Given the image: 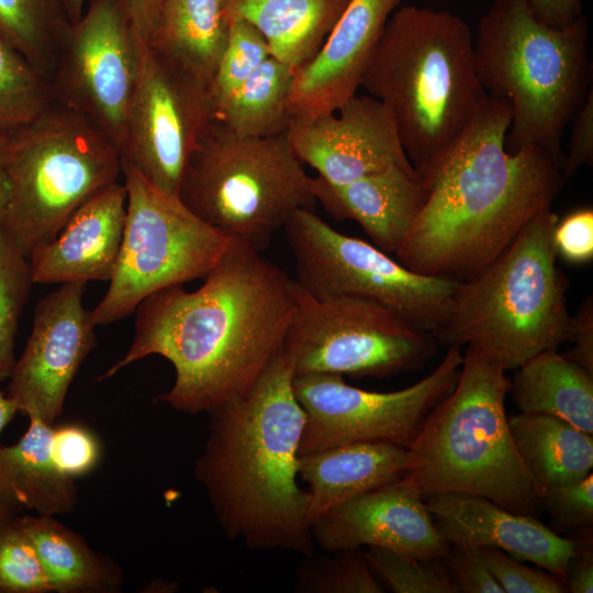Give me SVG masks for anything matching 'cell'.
<instances>
[{"label": "cell", "instance_id": "cell-34", "mask_svg": "<svg viewBox=\"0 0 593 593\" xmlns=\"http://www.w3.org/2000/svg\"><path fill=\"white\" fill-rule=\"evenodd\" d=\"M305 557L298 568V593H382L384 589L360 548Z\"/></svg>", "mask_w": 593, "mask_h": 593}, {"label": "cell", "instance_id": "cell-41", "mask_svg": "<svg viewBox=\"0 0 593 593\" xmlns=\"http://www.w3.org/2000/svg\"><path fill=\"white\" fill-rule=\"evenodd\" d=\"M443 561L456 593H504L490 571L481 547L450 546Z\"/></svg>", "mask_w": 593, "mask_h": 593}, {"label": "cell", "instance_id": "cell-19", "mask_svg": "<svg viewBox=\"0 0 593 593\" xmlns=\"http://www.w3.org/2000/svg\"><path fill=\"white\" fill-rule=\"evenodd\" d=\"M403 0H350L318 52L294 70L291 119L337 111L357 93L383 27Z\"/></svg>", "mask_w": 593, "mask_h": 593}, {"label": "cell", "instance_id": "cell-18", "mask_svg": "<svg viewBox=\"0 0 593 593\" xmlns=\"http://www.w3.org/2000/svg\"><path fill=\"white\" fill-rule=\"evenodd\" d=\"M326 551L382 547L418 559H441L450 545L434 525L419 490L404 475L335 506L311 526Z\"/></svg>", "mask_w": 593, "mask_h": 593}, {"label": "cell", "instance_id": "cell-37", "mask_svg": "<svg viewBox=\"0 0 593 593\" xmlns=\"http://www.w3.org/2000/svg\"><path fill=\"white\" fill-rule=\"evenodd\" d=\"M0 593H53L20 516L0 515Z\"/></svg>", "mask_w": 593, "mask_h": 593}, {"label": "cell", "instance_id": "cell-22", "mask_svg": "<svg viewBox=\"0 0 593 593\" xmlns=\"http://www.w3.org/2000/svg\"><path fill=\"white\" fill-rule=\"evenodd\" d=\"M317 202L335 219L360 224L373 245L396 254L414 227L424 190L413 166L392 165L344 186L314 178Z\"/></svg>", "mask_w": 593, "mask_h": 593}, {"label": "cell", "instance_id": "cell-23", "mask_svg": "<svg viewBox=\"0 0 593 593\" xmlns=\"http://www.w3.org/2000/svg\"><path fill=\"white\" fill-rule=\"evenodd\" d=\"M53 425L31 418L12 445H0V515L57 516L75 511L79 495L75 480L54 463L49 444Z\"/></svg>", "mask_w": 593, "mask_h": 593}, {"label": "cell", "instance_id": "cell-45", "mask_svg": "<svg viewBox=\"0 0 593 593\" xmlns=\"http://www.w3.org/2000/svg\"><path fill=\"white\" fill-rule=\"evenodd\" d=\"M568 591L572 593L593 592L592 540H577L574 552L568 561L564 577Z\"/></svg>", "mask_w": 593, "mask_h": 593}, {"label": "cell", "instance_id": "cell-5", "mask_svg": "<svg viewBox=\"0 0 593 593\" xmlns=\"http://www.w3.org/2000/svg\"><path fill=\"white\" fill-rule=\"evenodd\" d=\"M503 365L467 346L455 388L426 416L406 449L403 475L427 496L458 492L485 497L514 513L537 517V488L513 441Z\"/></svg>", "mask_w": 593, "mask_h": 593}, {"label": "cell", "instance_id": "cell-29", "mask_svg": "<svg viewBox=\"0 0 593 593\" xmlns=\"http://www.w3.org/2000/svg\"><path fill=\"white\" fill-rule=\"evenodd\" d=\"M510 392L522 413L552 415L593 434V374L557 349L515 369Z\"/></svg>", "mask_w": 593, "mask_h": 593}, {"label": "cell", "instance_id": "cell-15", "mask_svg": "<svg viewBox=\"0 0 593 593\" xmlns=\"http://www.w3.org/2000/svg\"><path fill=\"white\" fill-rule=\"evenodd\" d=\"M213 122L206 89L146 45L120 152L123 167L178 195L186 167Z\"/></svg>", "mask_w": 593, "mask_h": 593}, {"label": "cell", "instance_id": "cell-3", "mask_svg": "<svg viewBox=\"0 0 593 593\" xmlns=\"http://www.w3.org/2000/svg\"><path fill=\"white\" fill-rule=\"evenodd\" d=\"M293 378L281 349L246 393L210 410L193 473L228 539L310 557L309 493L296 480L305 415Z\"/></svg>", "mask_w": 593, "mask_h": 593}, {"label": "cell", "instance_id": "cell-38", "mask_svg": "<svg viewBox=\"0 0 593 593\" xmlns=\"http://www.w3.org/2000/svg\"><path fill=\"white\" fill-rule=\"evenodd\" d=\"M49 450L58 470L75 481L91 473L102 459L98 435L76 422L53 425Z\"/></svg>", "mask_w": 593, "mask_h": 593}, {"label": "cell", "instance_id": "cell-47", "mask_svg": "<svg viewBox=\"0 0 593 593\" xmlns=\"http://www.w3.org/2000/svg\"><path fill=\"white\" fill-rule=\"evenodd\" d=\"M165 0H122L136 34L147 45Z\"/></svg>", "mask_w": 593, "mask_h": 593}, {"label": "cell", "instance_id": "cell-17", "mask_svg": "<svg viewBox=\"0 0 593 593\" xmlns=\"http://www.w3.org/2000/svg\"><path fill=\"white\" fill-rule=\"evenodd\" d=\"M286 135L302 164L332 186L392 165L413 166L390 112L369 94L356 93L332 113L291 119Z\"/></svg>", "mask_w": 593, "mask_h": 593}, {"label": "cell", "instance_id": "cell-14", "mask_svg": "<svg viewBox=\"0 0 593 593\" xmlns=\"http://www.w3.org/2000/svg\"><path fill=\"white\" fill-rule=\"evenodd\" d=\"M145 46L122 0H87L48 77L53 100L97 125L120 152Z\"/></svg>", "mask_w": 593, "mask_h": 593}, {"label": "cell", "instance_id": "cell-43", "mask_svg": "<svg viewBox=\"0 0 593 593\" xmlns=\"http://www.w3.org/2000/svg\"><path fill=\"white\" fill-rule=\"evenodd\" d=\"M571 138L562 163L564 181L580 167L593 163V90H589L583 103L572 119Z\"/></svg>", "mask_w": 593, "mask_h": 593}, {"label": "cell", "instance_id": "cell-28", "mask_svg": "<svg viewBox=\"0 0 593 593\" xmlns=\"http://www.w3.org/2000/svg\"><path fill=\"white\" fill-rule=\"evenodd\" d=\"M517 452L539 493L572 484L593 468V437L559 417L539 413L507 416Z\"/></svg>", "mask_w": 593, "mask_h": 593}, {"label": "cell", "instance_id": "cell-35", "mask_svg": "<svg viewBox=\"0 0 593 593\" xmlns=\"http://www.w3.org/2000/svg\"><path fill=\"white\" fill-rule=\"evenodd\" d=\"M32 284L29 258L0 230V381L9 379L16 360L19 320Z\"/></svg>", "mask_w": 593, "mask_h": 593}, {"label": "cell", "instance_id": "cell-24", "mask_svg": "<svg viewBox=\"0 0 593 593\" xmlns=\"http://www.w3.org/2000/svg\"><path fill=\"white\" fill-rule=\"evenodd\" d=\"M406 449L388 443H351L299 456L309 485L310 526L340 503L399 478Z\"/></svg>", "mask_w": 593, "mask_h": 593}, {"label": "cell", "instance_id": "cell-16", "mask_svg": "<svg viewBox=\"0 0 593 593\" xmlns=\"http://www.w3.org/2000/svg\"><path fill=\"white\" fill-rule=\"evenodd\" d=\"M86 287L63 283L35 307L31 334L5 390L29 419L56 423L72 380L96 347L97 325L82 303Z\"/></svg>", "mask_w": 593, "mask_h": 593}, {"label": "cell", "instance_id": "cell-49", "mask_svg": "<svg viewBox=\"0 0 593 593\" xmlns=\"http://www.w3.org/2000/svg\"><path fill=\"white\" fill-rule=\"evenodd\" d=\"M18 413L20 412L15 402L5 391H0V436Z\"/></svg>", "mask_w": 593, "mask_h": 593}, {"label": "cell", "instance_id": "cell-36", "mask_svg": "<svg viewBox=\"0 0 593 593\" xmlns=\"http://www.w3.org/2000/svg\"><path fill=\"white\" fill-rule=\"evenodd\" d=\"M363 555L377 578L395 593H456L441 559H418L382 547Z\"/></svg>", "mask_w": 593, "mask_h": 593}, {"label": "cell", "instance_id": "cell-39", "mask_svg": "<svg viewBox=\"0 0 593 593\" xmlns=\"http://www.w3.org/2000/svg\"><path fill=\"white\" fill-rule=\"evenodd\" d=\"M539 506L559 534L588 527L593 522V475L572 484L545 489L539 493Z\"/></svg>", "mask_w": 593, "mask_h": 593}, {"label": "cell", "instance_id": "cell-30", "mask_svg": "<svg viewBox=\"0 0 593 593\" xmlns=\"http://www.w3.org/2000/svg\"><path fill=\"white\" fill-rule=\"evenodd\" d=\"M294 69L269 56L230 98L215 122L239 136L261 137L284 133Z\"/></svg>", "mask_w": 593, "mask_h": 593}, {"label": "cell", "instance_id": "cell-25", "mask_svg": "<svg viewBox=\"0 0 593 593\" xmlns=\"http://www.w3.org/2000/svg\"><path fill=\"white\" fill-rule=\"evenodd\" d=\"M350 0H222L265 37L270 55L294 70L322 47Z\"/></svg>", "mask_w": 593, "mask_h": 593}, {"label": "cell", "instance_id": "cell-27", "mask_svg": "<svg viewBox=\"0 0 593 593\" xmlns=\"http://www.w3.org/2000/svg\"><path fill=\"white\" fill-rule=\"evenodd\" d=\"M29 535L54 593H116L123 584L120 566L92 549L86 539L56 516L24 514Z\"/></svg>", "mask_w": 593, "mask_h": 593}, {"label": "cell", "instance_id": "cell-20", "mask_svg": "<svg viewBox=\"0 0 593 593\" xmlns=\"http://www.w3.org/2000/svg\"><path fill=\"white\" fill-rule=\"evenodd\" d=\"M425 503L450 546L494 547L564 579L577 540L560 536L537 517L468 493H434Z\"/></svg>", "mask_w": 593, "mask_h": 593}, {"label": "cell", "instance_id": "cell-12", "mask_svg": "<svg viewBox=\"0 0 593 593\" xmlns=\"http://www.w3.org/2000/svg\"><path fill=\"white\" fill-rule=\"evenodd\" d=\"M283 231L295 281L314 298L370 300L432 334L445 323L458 280L414 272L377 246L334 230L314 210L295 212Z\"/></svg>", "mask_w": 593, "mask_h": 593}, {"label": "cell", "instance_id": "cell-21", "mask_svg": "<svg viewBox=\"0 0 593 593\" xmlns=\"http://www.w3.org/2000/svg\"><path fill=\"white\" fill-rule=\"evenodd\" d=\"M126 201L120 181L87 199L53 240L30 255L33 283L109 281L122 245Z\"/></svg>", "mask_w": 593, "mask_h": 593}, {"label": "cell", "instance_id": "cell-1", "mask_svg": "<svg viewBox=\"0 0 593 593\" xmlns=\"http://www.w3.org/2000/svg\"><path fill=\"white\" fill-rule=\"evenodd\" d=\"M203 284L164 288L135 310L132 344L94 381L150 355L175 369L157 399L186 414L205 412L246 393L282 349L295 309V281L259 250L231 239Z\"/></svg>", "mask_w": 593, "mask_h": 593}, {"label": "cell", "instance_id": "cell-6", "mask_svg": "<svg viewBox=\"0 0 593 593\" xmlns=\"http://www.w3.org/2000/svg\"><path fill=\"white\" fill-rule=\"evenodd\" d=\"M473 53L485 93L511 108L506 150L538 147L562 166L563 132L591 89L585 19L555 27L527 0H495L480 20Z\"/></svg>", "mask_w": 593, "mask_h": 593}, {"label": "cell", "instance_id": "cell-11", "mask_svg": "<svg viewBox=\"0 0 593 593\" xmlns=\"http://www.w3.org/2000/svg\"><path fill=\"white\" fill-rule=\"evenodd\" d=\"M294 294L282 346L294 376L387 378L421 370L436 354L438 342L430 332L377 302L348 295L314 298L296 281Z\"/></svg>", "mask_w": 593, "mask_h": 593}, {"label": "cell", "instance_id": "cell-10", "mask_svg": "<svg viewBox=\"0 0 593 593\" xmlns=\"http://www.w3.org/2000/svg\"><path fill=\"white\" fill-rule=\"evenodd\" d=\"M127 192L122 245L109 288L93 311L96 325L135 312L164 288L203 279L219 264L231 238L191 212L178 195L123 167Z\"/></svg>", "mask_w": 593, "mask_h": 593}, {"label": "cell", "instance_id": "cell-32", "mask_svg": "<svg viewBox=\"0 0 593 593\" xmlns=\"http://www.w3.org/2000/svg\"><path fill=\"white\" fill-rule=\"evenodd\" d=\"M52 102L48 80L0 37V134L33 121Z\"/></svg>", "mask_w": 593, "mask_h": 593}, {"label": "cell", "instance_id": "cell-44", "mask_svg": "<svg viewBox=\"0 0 593 593\" xmlns=\"http://www.w3.org/2000/svg\"><path fill=\"white\" fill-rule=\"evenodd\" d=\"M574 345L563 354L570 361L593 374V302L588 296L571 320L570 340Z\"/></svg>", "mask_w": 593, "mask_h": 593}, {"label": "cell", "instance_id": "cell-2", "mask_svg": "<svg viewBox=\"0 0 593 593\" xmlns=\"http://www.w3.org/2000/svg\"><path fill=\"white\" fill-rule=\"evenodd\" d=\"M511 118L506 101L486 94L457 141L417 172L424 204L395 254L407 269L468 280L551 206L562 166L538 147L507 152Z\"/></svg>", "mask_w": 593, "mask_h": 593}, {"label": "cell", "instance_id": "cell-42", "mask_svg": "<svg viewBox=\"0 0 593 593\" xmlns=\"http://www.w3.org/2000/svg\"><path fill=\"white\" fill-rule=\"evenodd\" d=\"M557 255L572 264L593 259V210L581 208L558 220L553 231Z\"/></svg>", "mask_w": 593, "mask_h": 593}, {"label": "cell", "instance_id": "cell-26", "mask_svg": "<svg viewBox=\"0 0 593 593\" xmlns=\"http://www.w3.org/2000/svg\"><path fill=\"white\" fill-rule=\"evenodd\" d=\"M226 38L222 0H165L147 46L208 89Z\"/></svg>", "mask_w": 593, "mask_h": 593}, {"label": "cell", "instance_id": "cell-50", "mask_svg": "<svg viewBox=\"0 0 593 593\" xmlns=\"http://www.w3.org/2000/svg\"><path fill=\"white\" fill-rule=\"evenodd\" d=\"M70 24L76 23L82 15L87 0H64Z\"/></svg>", "mask_w": 593, "mask_h": 593}, {"label": "cell", "instance_id": "cell-4", "mask_svg": "<svg viewBox=\"0 0 593 593\" xmlns=\"http://www.w3.org/2000/svg\"><path fill=\"white\" fill-rule=\"evenodd\" d=\"M360 88L390 112L416 172L457 141L486 97L467 22L415 5L390 15Z\"/></svg>", "mask_w": 593, "mask_h": 593}, {"label": "cell", "instance_id": "cell-31", "mask_svg": "<svg viewBox=\"0 0 593 593\" xmlns=\"http://www.w3.org/2000/svg\"><path fill=\"white\" fill-rule=\"evenodd\" d=\"M69 25L64 0H0V37L47 80Z\"/></svg>", "mask_w": 593, "mask_h": 593}, {"label": "cell", "instance_id": "cell-46", "mask_svg": "<svg viewBox=\"0 0 593 593\" xmlns=\"http://www.w3.org/2000/svg\"><path fill=\"white\" fill-rule=\"evenodd\" d=\"M527 2L534 15L550 26L563 27L582 16L580 0H527Z\"/></svg>", "mask_w": 593, "mask_h": 593}, {"label": "cell", "instance_id": "cell-40", "mask_svg": "<svg viewBox=\"0 0 593 593\" xmlns=\"http://www.w3.org/2000/svg\"><path fill=\"white\" fill-rule=\"evenodd\" d=\"M483 558L504 593H564L566 580L545 569L527 567L494 547H481Z\"/></svg>", "mask_w": 593, "mask_h": 593}, {"label": "cell", "instance_id": "cell-33", "mask_svg": "<svg viewBox=\"0 0 593 593\" xmlns=\"http://www.w3.org/2000/svg\"><path fill=\"white\" fill-rule=\"evenodd\" d=\"M227 38L206 89L214 120L230 98L269 56L261 33L246 20L225 14Z\"/></svg>", "mask_w": 593, "mask_h": 593}, {"label": "cell", "instance_id": "cell-48", "mask_svg": "<svg viewBox=\"0 0 593 593\" xmlns=\"http://www.w3.org/2000/svg\"><path fill=\"white\" fill-rule=\"evenodd\" d=\"M10 183L7 168L5 134H0V225L9 200Z\"/></svg>", "mask_w": 593, "mask_h": 593}, {"label": "cell", "instance_id": "cell-8", "mask_svg": "<svg viewBox=\"0 0 593 593\" xmlns=\"http://www.w3.org/2000/svg\"><path fill=\"white\" fill-rule=\"evenodd\" d=\"M9 200L0 230L29 258L100 189L120 181L119 148L92 122L53 102L5 134Z\"/></svg>", "mask_w": 593, "mask_h": 593}, {"label": "cell", "instance_id": "cell-13", "mask_svg": "<svg viewBox=\"0 0 593 593\" xmlns=\"http://www.w3.org/2000/svg\"><path fill=\"white\" fill-rule=\"evenodd\" d=\"M462 354L450 346L441 362L413 385L393 392L362 390L342 374L294 376V395L304 411L299 456L360 441L407 449L426 416L455 388Z\"/></svg>", "mask_w": 593, "mask_h": 593}, {"label": "cell", "instance_id": "cell-9", "mask_svg": "<svg viewBox=\"0 0 593 593\" xmlns=\"http://www.w3.org/2000/svg\"><path fill=\"white\" fill-rule=\"evenodd\" d=\"M178 197L202 221L259 251L295 212L317 203L314 178L286 132L239 136L215 121L186 167Z\"/></svg>", "mask_w": 593, "mask_h": 593}, {"label": "cell", "instance_id": "cell-7", "mask_svg": "<svg viewBox=\"0 0 593 593\" xmlns=\"http://www.w3.org/2000/svg\"><path fill=\"white\" fill-rule=\"evenodd\" d=\"M558 216L544 209L477 276L459 281L445 323L433 335L450 347L475 346L515 370L570 340L566 275L557 267Z\"/></svg>", "mask_w": 593, "mask_h": 593}]
</instances>
